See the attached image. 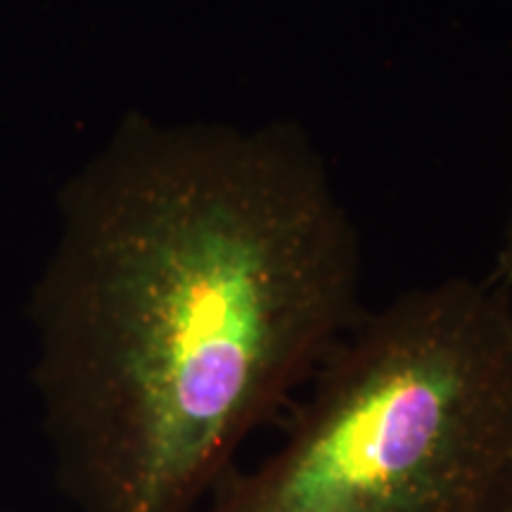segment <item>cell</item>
Returning a JSON list of instances; mask_svg holds the SVG:
<instances>
[{
    "label": "cell",
    "instance_id": "6da1fadb",
    "mask_svg": "<svg viewBox=\"0 0 512 512\" xmlns=\"http://www.w3.org/2000/svg\"><path fill=\"white\" fill-rule=\"evenodd\" d=\"M36 384L76 512H200L354 328L361 247L306 131L121 121L62 204Z\"/></svg>",
    "mask_w": 512,
    "mask_h": 512
},
{
    "label": "cell",
    "instance_id": "7a4b0ae2",
    "mask_svg": "<svg viewBox=\"0 0 512 512\" xmlns=\"http://www.w3.org/2000/svg\"><path fill=\"white\" fill-rule=\"evenodd\" d=\"M510 434L512 290L453 275L356 320L280 444L200 512H498Z\"/></svg>",
    "mask_w": 512,
    "mask_h": 512
},
{
    "label": "cell",
    "instance_id": "3957f363",
    "mask_svg": "<svg viewBox=\"0 0 512 512\" xmlns=\"http://www.w3.org/2000/svg\"><path fill=\"white\" fill-rule=\"evenodd\" d=\"M491 278L508 287V290H512V209H510L508 223H505L501 247H498L496 252V264H494V273H491Z\"/></svg>",
    "mask_w": 512,
    "mask_h": 512
},
{
    "label": "cell",
    "instance_id": "277c9868",
    "mask_svg": "<svg viewBox=\"0 0 512 512\" xmlns=\"http://www.w3.org/2000/svg\"><path fill=\"white\" fill-rule=\"evenodd\" d=\"M498 512H512V484H510L508 494H505V498H503V503H501V508H498Z\"/></svg>",
    "mask_w": 512,
    "mask_h": 512
},
{
    "label": "cell",
    "instance_id": "5b68a950",
    "mask_svg": "<svg viewBox=\"0 0 512 512\" xmlns=\"http://www.w3.org/2000/svg\"><path fill=\"white\" fill-rule=\"evenodd\" d=\"M508 467H510V477H512V434H510V451H508Z\"/></svg>",
    "mask_w": 512,
    "mask_h": 512
}]
</instances>
